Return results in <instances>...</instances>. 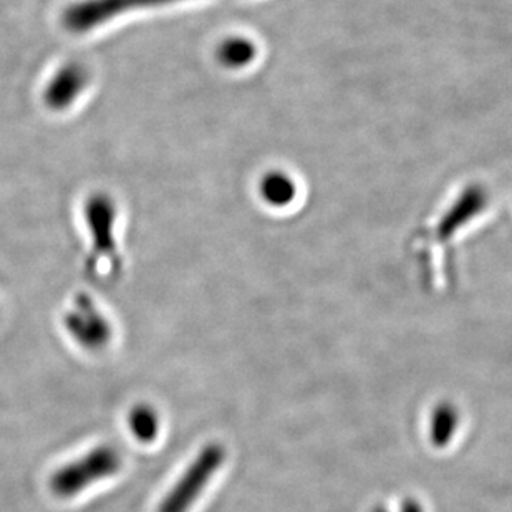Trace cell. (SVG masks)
I'll return each instance as SVG.
<instances>
[{"mask_svg": "<svg viewBox=\"0 0 512 512\" xmlns=\"http://www.w3.org/2000/svg\"><path fill=\"white\" fill-rule=\"evenodd\" d=\"M264 194L272 203H289L290 199L294 198V186H292L289 179L284 178L281 174H276V176L267 179Z\"/></svg>", "mask_w": 512, "mask_h": 512, "instance_id": "52a82bcc", "label": "cell"}, {"mask_svg": "<svg viewBox=\"0 0 512 512\" xmlns=\"http://www.w3.org/2000/svg\"><path fill=\"white\" fill-rule=\"evenodd\" d=\"M251 45H247L242 40H236V42H229L228 45H224L223 49V60L226 63H241L246 62L247 58H251Z\"/></svg>", "mask_w": 512, "mask_h": 512, "instance_id": "ba28073f", "label": "cell"}, {"mask_svg": "<svg viewBox=\"0 0 512 512\" xmlns=\"http://www.w3.org/2000/svg\"><path fill=\"white\" fill-rule=\"evenodd\" d=\"M128 430L136 441L150 445L160 436V413L148 403L133 406L128 413Z\"/></svg>", "mask_w": 512, "mask_h": 512, "instance_id": "5b68a950", "label": "cell"}, {"mask_svg": "<svg viewBox=\"0 0 512 512\" xmlns=\"http://www.w3.org/2000/svg\"><path fill=\"white\" fill-rule=\"evenodd\" d=\"M123 458L112 445L95 446L80 458L63 464L52 474L50 491L58 499H72L85 493L95 484L120 473Z\"/></svg>", "mask_w": 512, "mask_h": 512, "instance_id": "6da1fadb", "label": "cell"}, {"mask_svg": "<svg viewBox=\"0 0 512 512\" xmlns=\"http://www.w3.org/2000/svg\"><path fill=\"white\" fill-rule=\"evenodd\" d=\"M63 324L78 347L88 352H100L113 337L112 325L107 317L87 297H78L73 309L65 315Z\"/></svg>", "mask_w": 512, "mask_h": 512, "instance_id": "3957f363", "label": "cell"}, {"mask_svg": "<svg viewBox=\"0 0 512 512\" xmlns=\"http://www.w3.org/2000/svg\"><path fill=\"white\" fill-rule=\"evenodd\" d=\"M226 459V450L219 443H211L199 451L178 481L161 499L156 512H189L203 496L204 489L211 483Z\"/></svg>", "mask_w": 512, "mask_h": 512, "instance_id": "7a4b0ae2", "label": "cell"}, {"mask_svg": "<svg viewBox=\"0 0 512 512\" xmlns=\"http://www.w3.org/2000/svg\"><path fill=\"white\" fill-rule=\"evenodd\" d=\"M160 2H168V0H92V2L75 5L72 12L68 14V24L73 25L75 29L92 27L93 24L108 19L110 15L118 14L126 7L160 4Z\"/></svg>", "mask_w": 512, "mask_h": 512, "instance_id": "277c9868", "label": "cell"}, {"mask_svg": "<svg viewBox=\"0 0 512 512\" xmlns=\"http://www.w3.org/2000/svg\"><path fill=\"white\" fill-rule=\"evenodd\" d=\"M456 428V411L451 406H440L436 415L433 416V425H431V436L436 445H445L450 441L453 430Z\"/></svg>", "mask_w": 512, "mask_h": 512, "instance_id": "8992f818", "label": "cell"}]
</instances>
